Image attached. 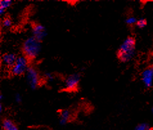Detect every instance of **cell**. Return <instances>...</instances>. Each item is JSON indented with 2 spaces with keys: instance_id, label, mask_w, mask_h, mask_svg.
<instances>
[{
  "instance_id": "2",
  "label": "cell",
  "mask_w": 153,
  "mask_h": 130,
  "mask_svg": "<svg viewBox=\"0 0 153 130\" xmlns=\"http://www.w3.org/2000/svg\"><path fill=\"white\" fill-rule=\"evenodd\" d=\"M136 40L133 37H128L123 42L117 52L118 59L122 62L129 61L133 57L135 51Z\"/></svg>"
},
{
  "instance_id": "8",
  "label": "cell",
  "mask_w": 153,
  "mask_h": 130,
  "mask_svg": "<svg viewBox=\"0 0 153 130\" xmlns=\"http://www.w3.org/2000/svg\"><path fill=\"white\" fill-rule=\"evenodd\" d=\"M142 80L147 88L152 86L153 81V70L152 68H147L143 71L142 74Z\"/></svg>"
},
{
  "instance_id": "17",
  "label": "cell",
  "mask_w": 153,
  "mask_h": 130,
  "mask_svg": "<svg viewBox=\"0 0 153 130\" xmlns=\"http://www.w3.org/2000/svg\"><path fill=\"white\" fill-rule=\"evenodd\" d=\"M14 100L16 103H17L18 104H20L21 102H22V97H21V95L20 94H16L15 95V97H14Z\"/></svg>"
},
{
  "instance_id": "21",
  "label": "cell",
  "mask_w": 153,
  "mask_h": 130,
  "mask_svg": "<svg viewBox=\"0 0 153 130\" xmlns=\"http://www.w3.org/2000/svg\"><path fill=\"white\" fill-rule=\"evenodd\" d=\"M150 130H153V128H151V129H150Z\"/></svg>"
},
{
  "instance_id": "5",
  "label": "cell",
  "mask_w": 153,
  "mask_h": 130,
  "mask_svg": "<svg viewBox=\"0 0 153 130\" xmlns=\"http://www.w3.org/2000/svg\"><path fill=\"white\" fill-rule=\"evenodd\" d=\"M81 80V75L79 73H74L69 75L64 82L65 89L68 91H75L78 88Z\"/></svg>"
},
{
  "instance_id": "14",
  "label": "cell",
  "mask_w": 153,
  "mask_h": 130,
  "mask_svg": "<svg viewBox=\"0 0 153 130\" xmlns=\"http://www.w3.org/2000/svg\"><path fill=\"white\" fill-rule=\"evenodd\" d=\"M137 21L138 20L137 19V18H134V17L131 16L126 20V23L128 25H133L134 24H137Z\"/></svg>"
},
{
  "instance_id": "15",
  "label": "cell",
  "mask_w": 153,
  "mask_h": 130,
  "mask_svg": "<svg viewBox=\"0 0 153 130\" xmlns=\"http://www.w3.org/2000/svg\"><path fill=\"white\" fill-rule=\"evenodd\" d=\"M150 128L149 127V126L147 124L143 123L138 125L137 127L135 128L134 130H150Z\"/></svg>"
},
{
  "instance_id": "23",
  "label": "cell",
  "mask_w": 153,
  "mask_h": 130,
  "mask_svg": "<svg viewBox=\"0 0 153 130\" xmlns=\"http://www.w3.org/2000/svg\"><path fill=\"white\" fill-rule=\"evenodd\" d=\"M152 69V70H153V65H152V68H151Z\"/></svg>"
},
{
  "instance_id": "11",
  "label": "cell",
  "mask_w": 153,
  "mask_h": 130,
  "mask_svg": "<svg viewBox=\"0 0 153 130\" xmlns=\"http://www.w3.org/2000/svg\"><path fill=\"white\" fill-rule=\"evenodd\" d=\"M12 4H13V1L11 0H1L0 1V8L7 10V8L12 6Z\"/></svg>"
},
{
  "instance_id": "10",
  "label": "cell",
  "mask_w": 153,
  "mask_h": 130,
  "mask_svg": "<svg viewBox=\"0 0 153 130\" xmlns=\"http://www.w3.org/2000/svg\"><path fill=\"white\" fill-rule=\"evenodd\" d=\"M2 128L3 130H19L15 123L9 119H5L3 120Z\"/></svg>"
},
{
  "instance_id": "6",
  "label": "cell",
  "mask_w": 153,
  "mask_h": 130,
  "mask_svg": "<svg viewBox=\"0 0 153 130\" xmlns=\"http://www.w3.org/2000/svg\"><path fill=\"white\" fill-rule=\"evenodd\" d=\"M32 36L41 42L43 41L48 35V32L46 27L40 23H35L32 25Z\"/></svg>"
},
{
  "instance_id": "9",
  "label": "cell",
  "mask_w": 153,
  "mask_h": 130,
  "mask_svg": "<svg viewBox=\"0 0 153 130\" xmlns=\"http://www.w3.org/2000/svg\"><path fill=\"white\" fill-rule=\"evenodd\" d=\"M71 117V112L69 110H63L59 114V123L61 125H66L69 122Z\"/></svg>"
},
{
  "instance_id": "3",
  "label": "cell",
  "mask_w": 153,
  "mask_h": 130,
  "mask_svg": "<svg viewBox=\"0 0 153 130\" xmlns=\"http://www.w3.org/2000/svg\"><path fill=\"white\" fill-rule=\"evenodd\" d=\"M30 67V61L22 55L18 56L13 67L10 70V74L14 77H20L26 74Z\"/></svg>"
},
{
  "instance_id": "22",
  "label": "cell",
  "mask_w": 153,
  "mask_h": 130,
  "mask_svg": "<svg viewBox=\"0 0 153 130\" xmlns=\"http://www.w3.org/2000/svg\"><path fill=\"white\" fill-rule=\"evenodd\" d=\"M152 113H153V107H152Z\"/></svg>"
},
{
  "instance_id": "4",
  "label": "cell",
  "mask_w": 153,
  "mask_h": 130,
  "mask_svg": "<svg viewBox=\"0 0 153 130\" xmlns=\"http://www.w3.org/2000/svg\"><path fill=\"white\" fill-rule=\"evenodd\" d=\"M26 81L30 88L32 90H35L39 86L41 82V77L38 70L36 67L30 66L26 74Z\"/></svg>"
},
{
  "instance_id": "7",
  "label": "cell",
  "mask_w": 153,
  "mask_h": 130,
  "mask_svg": "<svg viewBox=\"0 0 153 130\" xmlns=\"http://www.w3.org/2000/svg\"><path fill=\"white\" fill-rule=\"evenodd\" d=\"M18 57V56H17L15 53L13 52H7L4 53L1 56V63L3 66L10 70L15 65Z\"/></svg>"
},
{
  "instance_id": "16",
  "label": "cell",
  "mask_w": 153,
  "mask_h": 130,
  "mask_svg": "<svg viewBox=\"0 0 153 130\" xmlns=\"http://www.w3.org/2000/svg\"><path fill=\"white\" fill-rule=\"evenodd\" d=\"M44 76L45 77V79H46L48 82H53L54 81L53 75H52V74L50 72H46L44 74Z\"/></svg>"
},
{
  "instance_id": "19",
  "label": "cell",
  "mask_w": 153,
  "mask_h": 130,
  "mask_svg": "<svg viewBox=\"0 0 153 130\" xmlns=\"http://www.w3.org/2000/svg\"><path fill=\"white\" fill-rule=\"evenodd\" d=\"M3 111V104L1 103L0 104V112L2 113Z\"/></svg>"
},
{
  "instance_id": "12",
  "label": "cell",
  "mask_w": 153,
  "mask_h": 130,
  "mask_svg": "<svg viewBox=\"0 0 153 130\" xmlns=\"http://www.w3.org/2000/svg\"><path fill=\"white\" fill-rule=\"evenodd\" d=\"M12 20L10 18H5L3 21H2V25L3 27H5V28H8V27H10L12 26Z\"/></svg>"
},
{
  "instance_id": "18",
  "label": "cell",
  "mask_w": 153,
  "mask_h": 130,
  "mask_svg": "<svg viewBox=\"0 0 153 130\" xmlns=\"http://www.w3.org/2000/svg\"><path fill=\"white\" fill-rule=\"evenodd\" d=\"M6 12V10L5 9H3V8H0V15L3 16L5 14Z\"/></svg>"
},
{
  "instance_id": "1",
  "label": "cell",
  "mask_w": 153,
  "mask_h": 130,
  "mask_svg": "<svg viewBox=\"0 0 153 130\" xmlns=\"http://www.w3.org/2000/svg\"><path fill=\"white\" fill-rule=\"evenodd\" d=\"M41 42L36 39L33 36H30L25 39L22 45L23 55L31 61L39 56L41 52Z\"/></svg>"
},
{
  "instance_id": "13",
  "label": "cell",
  "mask_w": 153,
  "mask_h": 130,
  "mask_svg": "<svg viewBox=\"0 0 153 130\" xmlns=\"http://www.w3.org/2000/svg\"><path fill=\"white\" fill-rule=\"evenodd\" d=\"M137 26L140 28H143L146 26L147 25V21L146 19H143V18H141L140 19H138L137 23Z\"/></svg>"
},
{
  "instance_id": "20",
  "label": "cell",
  "mask_w": 153,
  "mask_h": 130,
  "mask_svg": "<svg viewBox=\"0 0 153 130\" xmlns=\"http://www.w3.org/2000/svg\"><path fill=\"white\" fill-rule=\"evenodd\" d=\"M3 99H4V96H3V94H0V100H2Z\"/></svg>"
}]
</instances>
